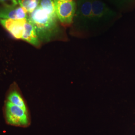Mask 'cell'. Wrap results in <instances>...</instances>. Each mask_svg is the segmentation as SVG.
I'll use <instances>...</instances> for the list:
<instances>
[{"instance_id":"14","label":"cell","mask_w":135,"mask_h":135,"mask_svg":"<svg viewBox=\"0 0 135 135\" xmlns=\"http://www.w3.org/2000/svg\"><path fill=\"white\" fill-rule=\"evenodd\" d=\"M58 1H66V0H58Z\"/></svg>"},{"instance_id":"5","label":"cell","mask_w":135,"mask_h":135,"mask_svg":"<svg viewBox=\"0 0 135 135\" xmlns=\"http://www.w3.org/2000/svg\"><path fill=\"white\" fill-rule=\"evenodd\" d=\"M58 19L64 24H71L76 11V3L74 0H54Z\"/></svg>"},{"instance_id":"2","label":"cell","mask_w":135,"mask_h":135,"mask_svg":"<svg viewBox=\"0 0 135 135\" xmlns=\"http://www.w3.org/2000/svg\"><path fill=\"white\" fill-rule=\"evenodd\" d=\"M117 13L103 0H93L90 30L98 32L113 23Z\"/></svg>"},{"instance_id":"1","label":"cell","mask_w":135,"mask_h":135,"mask_svg":"<svg viewBox=\"0 0 135 135\" xmlns=\"http://www.w3.org/2000/svg\"><path fill=\"white\" fill-rule=\"evenodd\" d=\"M28 20L34 26L40 42H50L60 33L57 17L49 14L39 6L28 14Z\"/></svg>"},{"instance_id":"12","label":"cell","mask_w":135,"mask_h":135,"mask_svg":"<svg viewBox=\"0 0 135 135\" xmlns=\"http://www.w3.org/2000/svg\"><path fill=\"white\" fill-rule=\"evenodd\" d=\"M106 3L107 2L109 4L113 6H115L117 7H120L121 6L123 5L128 0H103ZM109 4H108L109 5Z\"/></svg>"},{"instance_id":"11","label":"cell","mask_w":135,"mask_h":135,"mask_svg":"<svg viewBox=\"0 0 135 135\" xmlns=\"http://www.w3.org/2000/svg\"><path fill=\"white\" fill-rule=\"evenodd\" d=\"M39 6L49 14L57 17L56 13L54 0H40Z\"/></svg>"},{"instance_id":"13","label":"cell","mask_w":135,"mask_h":135,"mask_svg":"<svg viewBox=\"0 0 135 135\" xmlns=\"http://www.w3.org/2000/svg\"><path fill=\"white\" fill-rule=\"evenodd\" d=\"M9 1L12 3V4L13 5H18V0H0V3H2L3 4H7V2Z\"/></svg>"},{"instance_id":"8","label":"cell","mask_w":135,"mask_h":135,"mask_svg":"<svg viewBox=\"0 0 135 135\" xmlns=\"http://www.w3.org/2000/svg\"><path fill=\"white\" fill-rule=\"evenodd\" d=\"M22 39L37 47H39L41 44L34 26L28 19L25 24L24 31Z\"/></svg>"},{"instance_id":"4","label":"cell","mask_w":135,"mask_h":135,"mask_svg":"<svg viewBox=\"0 0 135 135\" xmlns=\"http://www.w3.org/2000/svg\"><path fill=\"white\" fill-rule=\"evenodd\" d=\"M5 116L7 123L10 125L27 127L30 125L28 111L8 101L5 104Z\"/></svg>"},{"instance_id":"7","label":"cell","mask_w":135,"mask_h":135,"mask_svg":"<svg viewBox=\"0 0 135 135\" xmlns=\"http://www.w3.org/2000/svg\"><path fill=\"white\" fill-rule=\"evenodd\" d=\"M27 21V19H0V23L15 38L22 39Z\"/></svg>"},{"instance_id":"10","label":"cell","mask_w":135,"mask_h":135,"mask_svg":"<svg viewBox=\"0 0 135 135\" xmlns=\"http://www.w3.org/2000/svg\"><path fill=\"white\" fill-rule=\"evenodd\" d=\"M18 3L29 14L32 13L38 6L40 0H18Z\"/></svg>"},{"instance_id":"3","label":"cell","mask_w":135,"mask_h":135,"mask_svg":"<svg viewBox=\"0 0 135 135\" xmlns=\"http://www.w3.org/2000/svg\"><path fill=\"white\" fill-rule=\"evenodd\" d=\"M93 0H78L76 11L73 21V28L78 33L90 31Z\"/></svg>"},{"instance_id":"6","label":"cell","mask_w":135,"mask_h":135,"mask_svg":"<svg viewBox=\"0 0 135 135\" xmlns=\"http://www.w3.org/2000/svg\"><path fill=\"white\" fill-rule=\"evenodd\" d=\"M28 14L19 5L5 4L0 6V19H28Z\"/></svg>"},{"instance_id":"9","label":"cell","mask_w":135,"mask_h":135,"mask_svg":"<svg viewBox=\"0 0 135 135\" xmlns=\"http://www.w3.org/2000/svg\"><path fill=\"white\" fill-rule=\"evenodd\" d=\"M8 101L16 106L21 107L26 111H28L24 100L20 93L17 91H13L9 94Z\"/></svg>"}]
</instances>
